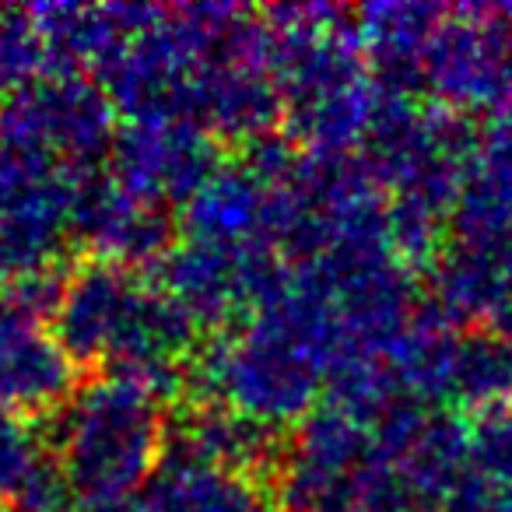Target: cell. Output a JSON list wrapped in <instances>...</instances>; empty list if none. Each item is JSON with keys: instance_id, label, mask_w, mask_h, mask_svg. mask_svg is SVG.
I'll return each instance as SVG.
<instances>
[]
</instances>
